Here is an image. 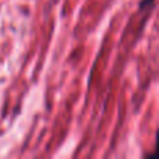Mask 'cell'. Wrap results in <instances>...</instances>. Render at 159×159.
Returning <instances> with one entry per match:
<instances>
[{"label": "cell", "mask_w": 159, "mask_h": 159, "mask_svg": "<svg viewBox=\"0 0 159 159\" xmlns=\"http://www.w3.org/2000/svg\"><path fill=\"white\" fill-rule=\"evenodd\" d=\"M154 2H155V0H141V2H140V10H144V8H147L148 6H151Z\"/></svg>", "instance_id": "6da1fadb"}]
</instances>
